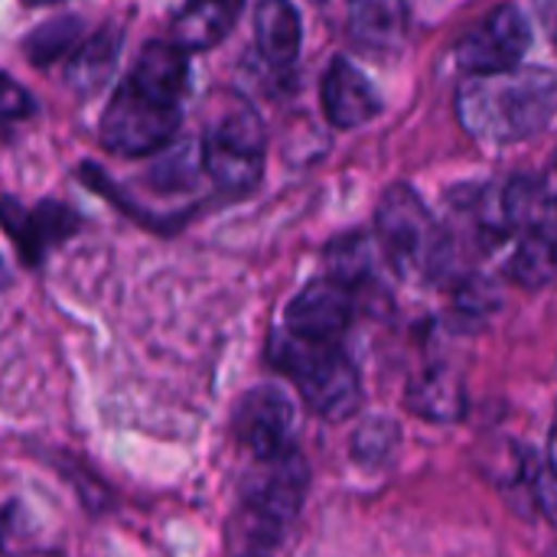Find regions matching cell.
<instances>
[{
	"label": "cell",
	"mask_w": 557,
	"mask_h": 557,
	"mask_svg": "<svg viewBox=\"0 0 557 557\" xmlns=\"http://www.w3.org/2000/svg\"><path fill=\"white\" fill-rule=\"evenodd\" d=\"M457 114L483 144H522L555 121L557 72L516 65L470 75L457 91Z\"/></svg>",
	"instance_id": "cell-1"
},
{
	"label": "cell",
	"mask_w": 557,
	"mask_h": 557,
	"mask_svg": "<svg viewBox=\"0 0 557 557\" xmlns=\"http://www.w3.org/2000/svg\"><path fill=\"white\" fill-rule=\"evenodd\" d=\"M271 362L297 385L300 398L323 421H346L359 411L362 385L356 366L336 343L281 333L271 343Z\"/></svg>",
	"instance_id": "cell-2"
},
{
	"label": "cell",
	"mask_w": 557,
	"mask_h": 557,
	"mask_svg": "<svg viewBox=\"0 0 557 557\" xmlns=\"http://www.w3.org/2000/svg\"><path fill=\"white\" fill-rule=\"evenodd\" d=\"M375 232L392 271L424 284L444 271L450 238L411 186H392L375 209Z\"/></svg>",
	"instance_id": "cell-3"
},
{
	"label": "cell",
	"mask_w": 557,
	"mask_h": 557,
	"mask_svg": "<svg viewBox=\"0 0 557 557\" xmlns=\"http://www.w3.org/2000/svg\"><path fill=\"white\" fill-rule=\"evenodd\" d=\"M202 170L232 196L251 193L264 176V127L255 108L238 95H219L206 121Z\"/></svg>",
	"instance_id": "cell-4"
},
{
	"label": "cell",
	"mask_w": 557,
	"mask_h": 557,
	"mask_svg": "<svg viewBox=\"0 0 557 557\" xmlns=\"http://www.w3.org/2000/svg\"><path fill=\"white\" fill-rule=\"evenodd\" d=\"M310 490L307 460L284 447L271 457H258L242 483V535L251 539L248 548H271L284 535V529L297 519Z\"/></svg>",
	"instance_id": "cell-5"
},
{
	"label": "cell",
	"mask_w": 557,
	"mask_h": 557,
	"mask_svg": "<svg viewBox=\"0 0 557 557\" xmlns=\"http://www.w3.org/2000/svg\"><path fill=\"white\" fill-rule=\"evenodd\" d=\"M180 131V104H166L131 78L111 95L101 117V144L117 157H150Z\"/></svg>",
	"instance_id": "cell-6"
},
{
	"label": "cell",
	"mask_w": 557,
	"mask_h": 557,
	"mask_svg": "<svg viewBox=\"0 0 557 557\" xmlns=\"http://www.w3.org/2000/svg\"><path fill=\"white\" fill-rule=\"evenodd\" d=\"M532 46V26L519 7H496L476 29H470L454 55L470 72H503L522 65L525 52Z\"/></svg>",
	"instance_id": "cell-7"
},
{
	"label": "cell",
	"mask_w": 557,
	"mask_h": 557,
	"mask_svg": "<svg viewBox=\"0 0 557 557\" xmlns=\"http://www.w3.org/2000/svg\"><path fill=\"white\" fill-rule=\"evenodd\" d=\"M235 441L258 460L271 457L284 447H290V428H294V405L290 398L274 385L251 388L235 414H232Z\"/></svg>",
	"instance_id": "cell-8"
},
{
	"label": "cell",
	"mask_w": 557,
	"mask_h": 557,
	"mask_svg": "<svg viewBox=\"0 0 557 557\" xmlns=\"http://www.w3.org/2000/svg\"><path fill=\"white\" fill-rule=\"evenodd\" d=\"M284 320L287 330L304 339L336 343L352 323V290L336 277H320L287 304Z\"/></svg>",
	"instance_id": "cell-9"
},
{
	"label": "cell",
	"mask_w": 557,
	"mask_h": 557,
	"mask_svg": "<svg viewBox=\"0 0 557 557\" xmlns=\"http://www.w3.org/2000/svg\"><path fill=\"white\" fill-rule=\"evenodd\" d=\"M0 225L16 245L26 264H39L46 248L65 242L78 228V215L62 202H39L33 209L20 206L13 196L0 199Z\"/></svg>",
	"instance_id": "cell-10"
},
{
	"label": "cell",
	"mask_w": 557,
	"mask_h": 557,
	"mask_svg": "<svg viewBox=\"0 0 557 557\" xmlns=\"http://www.w3.org/2000/svg\"><path fill=\"white\" fill-rule=\"evenodd\" d=\"M320 101H323L326 121L343 131L362 127L382 111V98H379L375 85L369 82V75L343 55L333 59V65L326 69Z\"/></svg>",
	"instance_id": "cell-11"
},
{
	"label": "cell",
	"mask_w": 557,
	"mask_h": 557,
	"mask_svg": "<svg viewBox=\"0 0 557 557\" xmlns=\"http://www.w3.org/2000/svg\"><path fill=\"white\" fill-rule=\"evenodd\" d=\"M131 82L166 104H180L186 95V85H189V52L183 46H176L173 39L147 42L137 55Z\"/></svg>",
	"instance_id": "cell-12"
},
{
	"label": "cell",
	"mask_w": 557,
	"mask_h": 557,
	"mask_svg": "<svg viewBox=\"0 0 557 557\" xmlns=\"http://www.w3.org/2000/svg\"><path fill=\"white\" fill-rule=\"evenodd\" d=\"M121 29L117 26H104L95 36H85L65 62V82L72 91L78 95H95L108 85V78L114 75L117 55H121Z\"/></svg>",
	"instance_id": "cell-13"
},
{
	"label": "cell",
	"mask_w": 557,
	"mask_h": 557,
	"mask_svg": "<svg viewBox=\"0 0 557 557\" xmlns=\"http://www.w3.org/2000/svg\"><path fill=\"white\" fill-rule=\"evenodd\" d=\"M245 0H189L176 20H173V42L186 52L209 49L228 36V29L238 23Z\"/></svg>",
	"instance_id": "cell-14"
},
{
	"label": "cell",
	"mask_w": 557,
	"mask_h": 557,
	"mask_svg": "<svg viewBox=\"0 0 557 557\" xmlns=\"http://www.w3.org/2000/svg\"><path fill=\"white\" fill-rule=\"evenodd\" d=\"M255 36L268 65L290 69L300 52L304 23L290 0H261L255 10Z\"/></svg>",
	"instance_id": "cell-15"
},
{
	"label": "cell",
	"mask_w": 557,
	"mask_h": 557,
	"mask_svg": "<svg viewBox=\"0 0 557 557\" xmlns=\"http://www.w3.org/2000/svg\"><path fill=\"white\" fill-rule=\"evenodd\" d=\"M408 408L424 421H437V424L460 421L467 414V392L460 375L444 366L421 372L408 388Z\"/></svg>",
	"instance_id": "cell-16"
},
{
	"label": "cell",
	"mask_w": 557,
	"mask_h": 557,
	"mask_svg": "<svg viewBox=\"0 0 557 557\" xmlns=\"http://www.w3.org/2000/svg\"><path fill=\"white\" fill-rule=\"evenodd\" d=\"M349 33L366 49H398L405 39V0H352Z\"/></svg>",
	"instance_id": "cell-17"
},
{
	"label": "cell",
	"mask_w": 557,
	"mask_h": 557,
	"mask_svg": "<svg viewBox=\"0 0 557 557\" xmlns=\"http://www.w3.org/2000/svg\"><path fill=\"white\" fill-rule=\"evenodd\" d=\"M82 42V20L78 16H55L36 26L26 36V55L33 65H49L59 59H69V52Z\"/></svg>",
	"instance_id": "cell-18"
},
{
	"label": "cell",
	"mask_w": 557,
	"mask_h": 557,
	"mask_svg": "<svg viewBox=\"0 0 557 557\" xmlns=\"http://www.w3.org/2000/svg\"><path fill=\"white\" fill-rule=\"evenodd\" d=\"M522 287H542L557 274V238L552 235H519V248L509 264Z\"/></svg>",
	"instance_id": "cell-19"
},
{
	"label": "cell",
	"mask_w": 557,
	"mask_h": 557,
	"mask_svg": "<svg viewBox=\"0 0 557 557\" xmlns=\"http://www.w3.org/2000/svg\"><path fill=\"white\" fill-rule=\"evenodd\" d=\"M369 264H372V251L362 235L343 238L330 248V277L343 281L346 287L359 284L369 274Z\"/></svg>",
	"instance_id": "cell-20"
},
{
	"label": "cell",
	"mask_w": 557,
	"mask_h": 557,
	"mask_svg": "<svg viewBox=\"0 0 557 557\" xmlns=\"http://www.w3.org/2000/svg\"><path fill=\"white\" fill-rule=\"evenodd\" d=\"M395 441H398V431H395L392 421H369V424L356 434L352 450H356V457H359L362 463H375L379 457L392 454Z\"/></svg>",
	"instance_id": "cell-21"
},
{
	"label": "cell",
	"mask_w": 557,
	"mask_h": 557,
	"mask_svg": "<svg viewBox=\"0 0 557 557\" xmlns=\"http://www.w3.org/2000/svg\"><path fill=\"white\" fill-rule=\"evenodd\" d=\"M33 98L10 78L0 72V121H20L33 114Z\"/></svg>",
	"instance_id": "cell-22"
},
{
	"label": "cell",
	"mask_w": 557,
	"mask_h": 557,
	"mask_svg": "<svg viewBox=\"0 0 557 557\" xmlns=\"http://www.w3.org/2000/svg\"><path fill=\"white\" fill-rule=\"evenodd\" d=\"M532 486H535V503L539 509L545 512V519L557 529V467L555 463H545L535 470L532 476Z\"/></svg>",
	"instance_id": "cell-23"
},
{
	"label": "cell",
	"mask_w": 557,
	"mask_h": 557,
	"mask_svg": "<svg viewBox=\"0 0 557 557\" xmlns=\"http://www.w3.org/2000/svg\"><path fill=\"white\" fill-rule=\"evenodd\" d=\"M552 463L557 467V418H555V428H552Z\"/></svg>",
	"instance_id": "cell-24"
},
{
	"label": "cell",
	"mask_w": 557,
	"mask_h": 557,
	"mask_svg": "<svg viewBox=\"0 0 557 557\" xmlns=\"http://www.w3.org/2000/svg\"><path fill=\"white\" fill-rule=\"evenodd\" d=\"M26 3H33V7H42V3H62V0H26Z\"/></svg>",
	"instance_id": "cell-25"
}]
</instances>
